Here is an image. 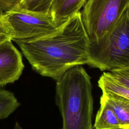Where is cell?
<instances>
[{"instance_id":"6","label":"cell","mask_w":129,"mask_h":129,"mask_svg":"<svg viewBox=\"0 0 129 129\" xmlns=\"http://www.w3.org/2000/svg\"><path fill=\"white\" fill-rule=\"evenodd\" d=\"M24 69L22 55L12 41L0 44V86L17 81Z\"/></svg>"},{"instance_id":"12","label":"cell","mask_w":129,"mask_h":129,"mask_svg":"<svg viewBox=\"0 0 129 129\" xmlns=\"http://www.w3.org/2000/svg\"><path fill=\"white\" fill-rule=\"evenodd\" d=\"M53 1V0H21L16 7L31 12L50 13Z\"/></svg>"},{"instance_id":"5","label":"cell","mask_w":129,"mask_h":129,"mask_svg":"<svg viewBox=\"0 0 129 129\" xmlns=\"http://www.w3.org/2000/svg\"><path fill=\"white\" fill-rule=\"evenodd\" d=\"M2 14L11 29L12 41L15 42L43 36L61 25L54 20L51 13H34L16 7Z\"/></svg>"},{"instance_id":"9","label":"cell","mask_w":129,"mask_h":129,"mask_svg":"<svg viewBox=\"0 0 129 129\" xmlns=\"http://www.w3.org/2000/svg\"><path fill=\"white\" fill-rule=\"evenodd\" d=\"M100 104L93 127L95 129H120L119 120L112 108L101 98Z\"/></svg>"},{"instance_id":"14","label":"cell","mask_w":129,"mask_h":129,"mask_svg":"<svg viewBox=\"0 0 129 129\" xmlns=\"http://www.w3.org/2000/svg\"><path fill=\"white\" fill-rule=\"evenodd\" d=\"M12 39L11 29L1 14H0V44L8 40H12Z\"/></svg>"},{"instance_id":"13","label":"cell","mask_w":129,"mask_h":129,"mask_svg":"<svg viewBox=\"0 0 129 129\" xmlns=\"http://www.w3.org/2000/svg\"><path fill=\"white\" fill-rule=\"evenodd\" d=\"M109 72L118 83L129 88V67L113 70Z\"/></svg>"},{"instance_id":"7","label":"cell","mask_w":129,"mask_h":129,"mask_svg":"<svg viewBox=\"0 0 129 129\" xmlns=\"http://www.w3.org/2000/svg\"><path fill=\"white\" fill-rule=\"evenodd\" d=\"M87 0H53L50 13L54 20L62 25L84 7Z\"/></svg>"},{"instance_id":"11","label":"cell","mask_w":129,"mask_h":129,"mask_svg":"<svg viewBox=\"0 0 129 129\" xmlns=\"http://www.w3.org/2000/svg\"><path fill=\"white\" fill-rule=\"evenodd\" d=\"M20 106V103L13 93L0 88V120L8 117Z\"/></svg>"},{"instance_id":"16","label":"cell","mask_w":129,"mask_h":129,"mask_svg":"<svg viewBox=\"0 0 129 129\" xmlns=\"http://www.w3.org/2000/svg\"><path fill=\"white\" fill-rule=\"evenodd\" d=\"M13 129H24V128L21 126V125L19 123V122H16L14 125Z\"/></svg>"},{"instance_id":"3","label":"cell","mask_w":129,"mask_h":129,"mask_svg":"<svg viewBox=\"0 0 129 129\" xmlns=\"http://www.w3.org/2000/svg\"><path fill=\"white\" fill-rule=\"evenodd\" d=\"M88 64L101 71L129 67V8L106 34L90 41Z\"/></svg>"},{"instance_id":"15","label":"cell","mask_w":129,"mask_h":129,"mask_svg":"<svg viewBox=\"0 0 129 129\" xmlns=\"http://www.w3.org/2000/svg\"><path fill=\"white\" fill-rule=\"evenodd\" d=\"M21 0H0V14L18 6Z\"/></svg>"},{"instance_id":"2","label":"cell","mask_w":129,"mask_h":129,"mask_svg":"<svg viewBox=\"0 0 129 129\" xmlns=\"http://www.w3.org/2000/svg\"><path fill=\"white\" fill-rule=\"evenodd\" d=\"M55 103L60 111V129H93V97L90 76L80 66L56 81Z\"/></svg>"},{"instance_id":"8","label":"cell","mask_w":129,"mask_h":129,"mask_svg":"<svg viewBox=\"0 0 129 129\" xmlns=\"http://www.w3.org/2000/svg\"><path fill=\"white\" fill-rule=\"evenodd\" d=\"M100 98L113 109L119 120L120 129H129V99L112 92H102Z\"/></svg>"},{"instance_id":"1","label":"cell","mask_w":129,"mask_h":129,"mask_svg":"<svg viewBox=\"0 0 129 129\" xmlns=\"http://www.w3.org/2000/svg\"><path fill=\"white\" fill-rule=\"evenodd\" d=\"M16 42L35 71L55 81L69 69L89 62L90 40L81 12L48 34Z\"/></svg>"},{"instance_id":"10","label":"cell","mask_w":129,"mask_h":129,"mask_svg":"<svg viewBox=\"0 0 129 129\" xmlns=\"http://www.w3.org/2000/svg\"><path fill=\"white\" fill-rule=\"evenodd\" d=\"M102 92H112L129 99V88L118 83L110 72H104L98 81Z\"/></svg>"},{"instance_id":"4","label":"cell","mask_w":129,"mask_h":129,"mask_svg":"<svg viewBox=\"0 0 129 129\" xmlns=\"http://www.w3.org/2000/svg\"><path fill=\"white\" fill-rule=\"evenodd\" d=\"M129 8V0H87L81 18L90 41L106 34Z\"/></svg>"}]
</instances>
